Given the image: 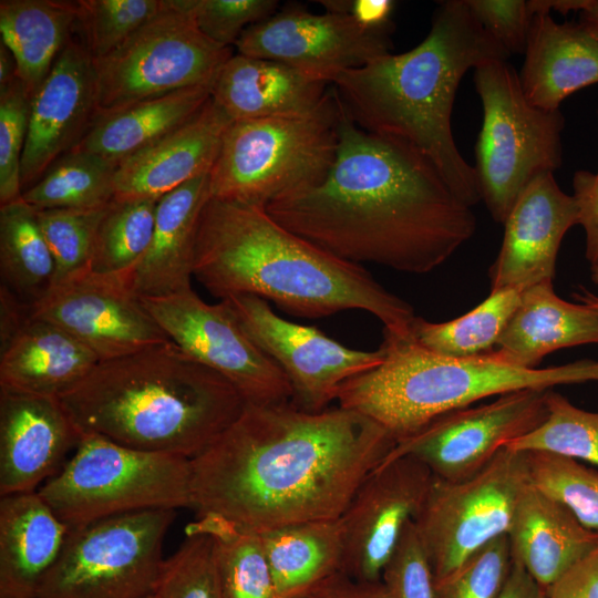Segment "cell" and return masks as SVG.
<instances>
[{"instance_id": "f1b7e54d", "label": "cell", "mask_w": 598, "mask_h": 598, "mask_svg": "<svg viewBox=\"0 0 598 598\" xmlns=\"http://www.w3.org/2000/svg\"><path fill=\"white\" fill-rule=\"evenodd\" d=\"M598 344V311L558 297L553 281L520 291V302L492 353L512 365L535 369L563 348Z\"/></svg>"}, {"instance_id": "e0dca14e", "label": "cell", "mask_w": 598, "mask_h": 598, "mask_svg": "<svg viewBox=\"0 0 598 598\" xmlns=\"http://www.w3.org/2000/svg\"><path fill=\"white\" fill-rule=\"evenodd\" d=\"M389 33L350 14L287 7L247 28L235 47L238 54L278 61L331 84L339 73L390 54Z\"/></svg>"}, {"instance_id": "277c9868", "label": "cell", "mask_w": 598, "mask_h": 598, "mask_svg": "<svg viewBox=\"0 0 598 598\" xmlns=\"http://www.w3.org/2000/svg\"><path fill=\"white\" fill-rule=\"evenodd\" d=\"M508 56L465 0H446L440 2L427 35L416 47L343 71L331 85L358 127L421 153L472 207L481 195L474 167L454 141L453 104L470 69Z\"/></svg>"}, {"instance_id": "44dd1931", "label": "cell", "mask_w": 598, "mask_h": 598, "mask_svg": "<svg viewBox=\"0 0 598 598\" xmlns=\"http://www.w3.org/2000/svg\"><path fill=\"white\" fill-rule=\"evenodd\" d=\"M81 436L59 398L0 388V496L35 492Z\"/></svg>"}, {"instance_id": "5bb4252c", "label": "cell", "mask_w": 598, "mask_h": 598, "mask_svg": "<svg viewBox=\"0 0 598 598\" xmlns=\"http://www.w3.org/2000/svg\"><path fill=\"white\" fill-rule=\"evenodd\" d=\"M221 301L246 336L282 370L292 390L290 402L303 411L328 409L343 382L384 360L381 347L350 349L316 327L281 318L262 298L238 295Z\"/></svg>"}, {"instance_id": "f546056e", "label": "cell", "mask_w": 598, "mask_h": 598, "mask_svg": "<svg viewBox=\"0 0 598 598\" xmlns=\"http://www.w3.org/2000/svg\"><path fill=\"white\" fill-rule=\"evenodd\" d=\"M214 82L97 112L75 150L120 163L194 117L212 97Z\"/></svg>"}, {"instance_id": "52a82bcc", "label": "cell", "mask_w": 598, "mask_h": 598, "mask_svg": "<svg viewBox=\"0 0 598 598\" xmlns=\"http://www.w3.org/2000/svg\"><path fill=\"white\" fill-rule=\"evenodd\" d=\"M340 112L331 85L309 113L233 122L208 174L210 197L265 208L320 183L336 157Z\"/></svg>"}, {"instance_id": "836d02e7", "label": "cell", "mask_w": 598, "mask_h": 598, "mask_svg": "<svg viewBox=\"0 0 598 598\" xmlns=\"http://www.w3.org/2000/svg\"><path fill=\"white\" fill-rule=\"evenodd\" d=\"M55 265L41 231L37 209L22 198L0 206L1 286L27 305L51 287Z\"/></svg>"}, {"instance_id": "8fae6325", "label": "cell", "mask_w": 598, "mask_h": 598, "mask_svg": "<svg viewBox=\"0 0 598 598\" xmlns=\"http://www.w3.org/2000/svg\"><path fill=\"white\" fill-rule=\"evenodd\" d=\"M233 55L199 31L179 0H169L114 51L93 60L97 112L214 82Z\"/></svg>"}, {"instance_id": "f907efd6", "label": "cell", "mask_w": 598, "mask_h": 598, "mask_svg": "<svg viewBox=\"0 0 598 598\" xmlns=\"http://www.w3.org/2000/svg\"><path fill=\"white\" fill-rule=\"evenodd\" d=\"M295 598H390L382 581H361L339 570Z\"/></svg>"}, {"instance_id": "8d00e7d4", "label": "cell", "mask_w": 598, "mask_h": 598, "mask_svg": "<svg viewBox=\"0 0 598 598\" xmlns=\"http://www.w3.org/2000/svg\"><path fill=\"white\" fill-rule=\"evenodd\" d=\"M156 205L153 199L114 198L97 225L90 268L101 274L133 269L151 243Z\"/></svg>"}, {"instance_id": "e575fe53", "label": "cell", "mask_w": 598, "mask_h": 598, "mask_svg": "<svg viewBox=\"0 0 598 598\" xmlns=\"http://www.w3.org/2000/svg\"><path fill=\"white\" fill-rule=\"evenodd\" d=\"M520 302V291L491 295L467 313L445 322L415 317L413 339L424 349L451 358H468L493 351Z\"/></svg>"}, {"instance_id": "7dc6e473", "label": "cell", "mask_w": 598, "mask_h": 598, "mask_svg": "<svg viewBox=\"0 0 598 598\" xmlns=\"http://www.w3.org/2000/svg\"><path fill=\"white\" fill-rule=\"evenodd\" d=\"M476 21L511 55L524 53L535 12L532 0H465Z\"/></svg>"}, {"instance_id": "4316f807", "label": "cell", "mask_w": 598, "mask_h": 598, "mask_svg": "<svg viewBox=\"0 0 598 598\" xmlns=\"http://www.w3.org/2000/svg\"><path fill=\"white\" fill-rule=\"evenodd\" d=\"M99 361L72 334L30 315L0 344V388L59 398L84 379Z\"/></svg>"}, {"instance_id": "8992f818", "label": "cell", "mask_w": 598, "mask_h": 598, "mask_svg": "<svg viewBox=\"0 0 598 598\" xmlns=\"http://www.w3.org/2000/svg\"><path fill=\"white\" fill-rule=\"evenodd\" d=\"M383 362L343 382L336 401L372 419L396 440L433 419L489 396L526 389L598 382V360L527 369L497 359L492 351L451 358L421 347L411 332L383 331Z\"/></svg>"}, {"instance_id": "7bdbcfd3", "label": "cell", "mask_w": 598, "mask_h": 598, "mask_svg": "<svg viewBox=\"0 0 598 598\" xmlns=\"http://www.w3.org/2000/svg\"><path fill=\"white\" fill-rule=\"evenodd\" d=\"M512 563L508 537L499 536L434 579L435 598H501Z\"/></svg>"}, {"instance_id": "680465c9", "label": "cell", "mask_w": 598, "mask_h": 598, "mask_svg": "<svg viewBox=\"0 0 598 598\" xmlns=\"http://www.w3.org/2000/svg\"><path fill=\"white\" fill-rule=\"evenodd\" d=\"M146 598H156V597L154 596V594H152V595L147 596Z\"/></svg>"}, {"instance_id": "c3c4849f", "label": "cell", "mask_w": 598, "mask_h": 598, "mask_svg": "<svg viewBox=\"0 0 598 598\" xmlns=\"http://www.w3.org/2000/svg\"><path fill=\"white\" fill-rule=\"evenodd\" d=\"M598 120V112H597ZM574 198L578 208V225L586 235V259L590 266L598 264V169L575 172L573 176Z\"/></svg>"}, {"instance_id": "1f68e13d", "label": "cell", "mask_w": 598, "mask_h": 598, "mask_svg": "<svg viewBox=\"0 0 598 598\" xmlns=\"http://www.w3.org/2000/svg\"><path fill=\"white\" fill-rule=\"evenodd\" d=\"M258 534L279 598H295L341 570L343 529L340 517L287 525Z\"/></svg>"}, {"instance_id": "4fadbf2b", "label": "cell", "mask_w": 598, "mask_h": 598, "mask_svg": "<svg viewBox=\"0 0 598 598\" xmlns=\"http://www.w3.org/2000/svg\"><path fill=\"white\" fill-rule=\"evenodd\" d=\"M548 390H519L487 404L446 412L396 440L383 462L411 456L437 478L448 482L470 478L487 466L506 444L543 424L548 415Z\"/></svg>"}, {"instance_id": "11a10c76", "label": "cell", "mask_w": 598, "mask_h": 598, "mask_svg": "<svg viewBox=\"0 0 598 598\" xmlns=\"http://www.w3.org/2000/svg\"><path fill=\"white\" fill-rule=\"evenodd\" d=\"M18 76L17 62L11 51L0 42V89L7 86Z\"/></svg>"}, {"instance_id": "f6af8a7d", "label": "cell", "mask_w": 598, "mask_h": 598, "mask_svg": "<svg viewBox=\"0 0 598 598\" xmlns=\"http://www.w3.org/2000/svg\"><path fill=\"white\" fill-rule=\"evenodd\" d=\"M199 31L212 41L235 45L243 32L276 13V0H179Z\"/></svg>"}, {"instance_id": "83f0119b", "label": "cell", "mask_w": 598, "mask_h": 598, "mask_svg": "<svg viewBox=\"0 0 598 598\" xmlns=\"http://www.w3.org/2000/svg\"><path fill=\"white\" fill-rule=\"evenodd\" d=\"M38 492L0 499V598H35L69 535Z\"/></svg>"}, {"instance_id": "bcb514c9", "label": "cell", "mask_w": 598, "mask_h": 598, "mask_svg": "<svg viewBox=\"0 0 598 598\" xmlns=\"http://www.w3.org/2000/svg\"><path fill=\"white\" fill-rule=\"evenodd\" d=\"M381 581L390 598H435L433 571L414 522L405 527Z\"/></svg>"}, {"instance_id": "6da1fadb", "label": "cell", "mask_w": 598, "mask_h": 598, "mask_svg": "<svg viewBox=\"0 0 598 598\" xmlns=\"http://www.w3.org/2000/svg\"><path fill=\"white\" fill-rule=\"evenodd\" d=\"M396 439L354 410L245 404L190 458L193 508L252 532L339 518Z\"/></svg>"}, {"instance_id": "7402d4cb", "label": "cell", "mask_w": 598, "mask_h": 598, "mask_svg": "<svg viewBox=\"0 0 598 598\" xmlns=\"http://www.w3.org/2000/svg\"><path fill=\"white\" fill-rule=\"evenodd\" d=\"M233 122L210 97L181 127L118 163L114 198L158 200L209 174Z\"/></svg>"}, {"instance_id": "ee69618b", "label": "cell", "mask_w": 598, "mask_h": 598, "mask_svg": "<svg viewBox=\"0 0 598 598\" xmlns=\"http://www.w3.org/2000/svg\"><path fill=\"white\" fill-rule=\"evenodd\" d=\"M31 97L19 78L0 89V206L22 198L20 171Z\"/></svg>"}, {"instance_id": "681fc988", "label": "cell", "mask_w": 598, "mask_h": 598, "mask_svg": "<svg viewBox=\"0 0 598 598\" xmlns=\"http://www.w3.org/2000/svg\"><path fill=\"white\" fill-rule=\"evenodd\" d=\"M544 590L547 598H598V546Z\"/></svg>"}, {"instance_id": "7c38bea8", "label": "cell", "mask_w": 598, "mask_h": 598, "mask_svg": "<svg viewBox=\"0 0 598 598\" xmlns=\"http://www.w3.org/2000/svg\"><path fill=\"white\" fill-rule=\"evenodd\" d=\"M529 483L527 453L508 447L470 478L448 482L433 476L414 525L434 579L507 535L518 497Z\"/></svg>"}, {"instance_id": "603a6c76", "label": "cell", "mask_w": 598, "mask_h": 598, "mask_svg": "<svg viewBox=\"0 0 598 598\" xmlns=\"http://www.w3.org/2000/svg\"><path fill=\"white\" fill-rule=\"evenodd\" d=\"M209 198L206 174L157 200L151 243L130 270L131 286L138 297H167L192 289L197 226Z\"/></svg>"}, {"instance_id": "db71d44e", "label": "cell", "mask_w": 598, "mask_h": 598, "mask_svg": "<svg viewBox=\"0 0 598 598\" xmlns=\"http://www.w3.org/2000/svg\"><path fill=\"white\" fill-rule=\"evenodd\" d=\"M579 22L598 39V0H576Z\"/></svg>"}, {"instance_id": "f5cc1de1", "label": "cell", "mask_w": 598, "mask_h": 598, "mask_svg": "<svg viewBox=\"0 0 598 598\" xmlns=\"http://www.w3.org/2000/svg\"><path fill=\"white\" fill-rule=\"evenodd\" d=\"M501 598L547 597L544 588L538 582H536L522 566L513 561Z\"/></svg>"}, {"instance_id": "7a4b0ae2", "label": "cell", "mask_w": 598, "mask_h": 598, "mask_svg": "<svg viewBox=\"0 0 598 598\" xmlns=\"http://www.w3.org/2000/svg\"><path fill=\"white\" fill-rule=\"evenodd\" d=\"M340 107L338 147L324 178L265 210L342 260L408 274L434 270L475 233L472 207L425 156L361 130Z\"/></svg>"}, {"instance_id": "484cf974", "label": "cell", "mask_w": 598, "mask_h": 598, "mask_svg": "<svg viewBox=\"0 0 598 598\" xmlns=\"http://www.w3.org/2000/svg\"><path fill=\"white\" fill-rule=\"evenodd\" d=\"M330 83L278 61L234 54L213 84V101L234 121L305 114L317 109Z\"/></svg>"}, {"instance_id": "d6a6232c", "label": "cell", "mask_w": 598, "mask_h": 598, "mask_svg": "<svg viewBox=\"0 0 598 598\" xmlns=\"http://www.w3.org/2000/svg\"><path fill=\"white\" fill-rule=\"evenodd\" d=\"M185 532L210 538L221 598H279L258 533L213 513L198 515Z\"/></svg>"}, {"instance_id": "4dcf8cb0", "label": "cell", "mask_w": 598, "mask_h": 598, "mask_svg": "<svg viewBox=\"0 0 598 598\" xmlns=\"http://www.w3.org/2000/svg\"><path fill=\"white\" fill-rule=\"evenodd\" d=\"M79 1L1 0V42L13 54L18 76L33 95L75 32Z\"/></svg>"}, {"instance_id": "9c48e42d", "label": "cell", "mask_w": 598, "mask_h": 598, "mask_svg": "<svg viewBox=\"0 0 598 598\" xmlns=\"http://www.w3.org/2000/svg\"><path fill=\"white\" fill-rule=\"evenodd\" d=\"M474 84L483 122L473 167L481 199L493 219L503 224L534 177L560 167L565 117L559 110L533 105L506 60L477 66Z\"/></svg>"}, {"instance_id": "816d5d0a", "label": "cell", "mask_w": 598, "mask_h": 598, "mask_svg": "<svg viewBox=\"0 0 598 598\" xmlns=\"http://www.w3.org/2000/svg\"><path fill=\"white\" fill-rule=\"evenodd\" d=\"M329 12L352 16L362 25L391 32V14L395 2L391 0H326L319 1Z\"/></svg>"}, {"instance_id": "d590c367", "label": "cell", "mask_w": 598, "mask_h": 598, "mask_svg": "<svg viewBox=\"0 0 598 598\" xmlns=\"http://www.w3.org/2000/svg\"><path fill=\"white\" fill-rule=\"evenodd\" d=\"M117 166L112 159L74 148L23 192L22 199L38 210L104 207L114 199Z\"/></svg>"}, {"instance_id": "cb8c5ba5", "label": "cell", "mask_w": 598, "mask_h": 598, "mask_svg": "<svg viewBox=\"0 0 598 598\" xmlns=\"http://www.w3.org/2000/svg\"><path fill=\"white\" fill-rule=\"evenodd\" d=\"M518 74L526 99L555 111L575 92L598 83V39L580 22L535 13Z\"/></svg>"}, {"instance_id": "9f6ffc18", "label": "cell", "mask_w": 598, "mask_h": 598, "mask_svg": "<svg viewBox=\"0 0 598 598\" xmlns=\"http://www.w3.org/2000/svg\"><path fill=\"white\" fill-rule=\"evenodd\" d=\"M573 297L580 303H584L598 311V296L594 295L587 289H582L580 292H574Z\"/></svg>"}, {"instance_id": "ab89813d", "label": "cell", "mask_w": 598, "mask_h": 598, "mask_svg": "<svg viewBox=\"0 0 598 598\" xmlns=\"http://www.w3.org/2000/svg\"><path fill=\"white\" fill-rule=\"evenodd\" d=\"M168 6L169 0H79L75 33L99 60Z\"/></svg>"}, {"instance_id": "30bf717a", "label": "cell", "mask_w": 598, "mask_h": 598, "mask_svg": "<svg viewBox=\"0 0 598 598\" xmlns=\"http://www.w3.org/2000/svg\"><path fill=\"white\" fill-rule=\"evenodd\" d=\"M174 509L116 515L70 528L35 598H146L154 592Z\"/></svg>"}, {"instance_id": "d6986e66", "label": "cell", "mask_w": 598, "mask_h": 598, "mask_svg": "<svg viewBox=\"0 0 598 598\" xmlns=\"http://www.w3.org/2000/svg\"><path fill=\"white\" fill-rule=\"evenodd\" d=\"M96 113L93 59L74 32L31 97L20 171L22 193L78 146Z\"/></svg>"}, {"instance_id": "74e56055", "label": "cell", "mask_w": 598, "mask_h": 598, "mask_svg": "<svg viewBox=\"0 0 598 598\" xmlns=\"http://www.w3.org/2000/svg\"><path fill=\"white\" fill-rule=\"evenodd\" d=\"M546 402L548 415L543 424L504 447L555 453L598 467V412L574 405L553 389L547 391Z\"/></svg>"}, {"instance_id": "ffe728a7", "label": "cell", "mask_w": 598, "mask_h": 598, "mask_svg": "<svg viewBox=\"0 0 598 598\" xmlns=\"http://www.w3.org/2000/svg\"><path fill=\"white\" fill-rule=\"evenodd\" d=\"M503 224L502 246L489 268L491 291H523L553 281L563 238L578 225V208L554 173H542L525 187Z\"/></svg>"}, {"instance_id": "ac0fdd59", "label": "cell", "mask_w": 598, "mask_h": 598, "mask_svg": "<svg viewBox=\"0 0 598 598\" xmlns=\"http://www.w3.org/2000/svg\"><path fill=\"white\" fill-rule=\"evenodd\" d=\"M433 481L411 456L381 463L359 486L340 516L341 571L361 581H381L405 527L414 522Z\"/></svg>"}, {"instance_id": "b9f144b4", "label": "cell", "mask_w": 598, "mask_h": 598, "mask_svg": "<svg viewBox=\"0 0 598 598\" xmlns=\"http://www.w3.org/2000/svg\"><path fill=\"white\" fill-rule=\"evenodd\" d=\"M178 549L164 559L154 588L156 598H221L213 558L212 540L185 532Z\"/></svg>"}, {"instance_id": "3957f363", "label": "cell", "mask_w": 598, "mask_h": 598, "mask_svg": "<svg viewBox=\"0 0 598 598\" xmlns=\"http://www.w3.org/2000/svg\"><path fill=\"white\" fill-rule=\"evenodd\" d=\"M194 277L220 300L251 295L303 318L363 310L400 337L416 317L361 265L286 229L264 207L214 197L199 216Z\"/></svg>"}, {"instance_id": "f35d334b", "label": "cell", "mask_w": 598, "mask_h": 598, "mask_svg": "<svg viewBox=\"0 0 598 598\" xmlns=\"http://www.w3.org/2000/svg\"><path fill=\"white\" fill-rule=\"evenodd\" d=\"M526 453L530 483L598 532V470L555 453Z\"/></svg>"}, {"instance_id": "d4e9b609", "label": "cell", "mask_w": 598, "mask_h": 598, "mask_svg": "<svg viewBox=\"0 0 598 598\" xmlns=\"http://www.w3.org/2000/svg\"><path fill=\"white\" fill-rule=\"evenodd\" d=\"M507 537L512 560L544 589L598 546L597 530L532 483L518 497Z\"/></svg>"}, {"instance_id": "9a60e30c", "label": "cell", "mask_w": 598, "mask_h": 598, "mask_svg": "<svg viewBox=\"0 0 598 598\" xmlns=\"http://www.w3.org/2000/svg\"><path fill=\"white\" fill-rule=\"evenodd\" d=\"M142 301L169 339L228 380L245 404L291 401L282 370L246 336L224 301L207 303L193 289Z\"/></svg>"}, {"instance_id": "6f0895ef", "label": "cell", "mask_w": 598, "mask_h": 598, "mask_svg": "<svg viewBox=\"0 0 598 598\" xmlns=\"http://www.w3.org/2000/svg\"><path fill=\"white\" fill-rule=\"evenodd\" d=\"M591 280L598 285V264L590 266Z\"/></svg>"}, {"instance_id": "60d3db41", "label": "cell", "mask_w": 598, "mask_h": 598, "mask_svg": "<svg viewBox=\"0 0 598 598\" xmlns=\"http://www.w3.org/2000/svg\"><path fill=\"white\" fill-rule=\"evenodd\" d=\"M106 206L37 209L41 231L54 259L53 282L90 267L97 225Z\"/></svg>"}, {"instance_id": "ba28073f", "label": "cell", "mask_w": 598, "mask_h": 598, "mask_svg": "<svg viewBox=\"0 0 598 598\" xmlns=\"http://www.w3.org/2000/svg\"><path fill=\"white\" fill-rule=\"evenodd\" d=\"M38 494L70 528L147 509L193 508L190 460L82 433Z\"/></svg>"}, {"instance_id": "5b68a950", "label": "cell", "mask_w": 598, "mask_h": 598, "mask_svg": "<svg viewBox=\"0 0 598 598\" xmlns=\"http://www.w3.org/2000/svg\"><path fill=\"white\" fill-rule=\"evenodd\" d=\"M59 400L82 433L189 460L245 406L228 380L172 340L99 361Z\"/></svg>"}, {"instance_id": "2e32d148", "label": "cell", "mask_w": 598, "mask_h": 598, "mask_svg": "<svg viewBox=\"0 0 598 598\" xmlns=\"http://www.w3.org/2000/svg\"><path fill=\"white\" fill-rule=\"evenodd\" d=\"M30 308L33 317L62 328L100 361L171 340L132 289L130 270L101 274L84 267L54 281Z\"/></svg>"}]
</instances>
